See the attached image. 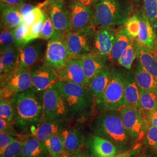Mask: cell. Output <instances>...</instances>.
Returning a JSON list of instances; mask_svg holds the SVG:
<instances>
[{"label": "cell", "instance_id": "1", "mask_svg": "<svg viewBox=\"0 0 157 157\" xmlns=\"http://www.w3.org/2000/svg\"><path fill=\"white\" fill-rule=\"evenodd\" d=\"M90 128L94 135L112 143L119 153L138 148L125 128L119 110L100 113L90 124Z\"/></svg>", "mask_w": 157, "mask_h": 157}, {"label": "cell", "instance_id": "2", "mask_svg": "<svg viewBox=\"0 0 157 157\" xmlns=\"http://www.w3.org/2000/svg\"><path fill=\"white\" fill-rule=\"evenodd\" d=\"M39 93L32 87L11 98L15 111L12 124L23 132L39 124L43 118L42 95Z\"/></svg>", "mask_w": 157, "mask_h": 157}, {"label": "cell", "instance_id": "3", "mask_svg": "<svg viewBox=\"0 0 157 157\" xmlns=\"http://www.w3.org/2000/svg\"><path fill=\"white\" fill-rule=\"evenodd\" d=\"M56 84L65 101L72 120L82 122L90 118L95 101L86 87L61 81Z\"/></svg>", "mask_w": 157, "mask_h": 157}, {"label": "cell", "instance_id": "4", "mask_svg": "<svg viewBox=\"0 0 157 157\" xmlns=\"http://www.w3.org/2000/svg\"><path fill=\"white\" fill-rule=\"evenodd\" d=\"M93 6L94 27L124 25L132 12V6L124 0H96Z\"/></svg>", "mask_w": 157, "mask_h": 157}, {"label": "cell", "instance_id": "5", "mask_svg": "<svg viewBox=\"0 0 157 157\" xmlns=\"http://www.w3.org/2000/svg\"><path fill=\"white\" fill-rule=\"evenodd\" d=\"M125 74L122 70L112 67V76L107 88L101 97L95 101L98 111L105 112L119 110L124 105V86Z\"/></svg>", "mask_w": 157, "mask_h": 157}, {"label": "cell", "instance_id": "6", "mask_svg": "<svg viewBox=\"0 0 157 157\" xmlns=\"http://www.w3.org/2000/svg\"><path fill=\"white\" fill-rule=\"evenodd\" d=\"M32 87L30 68L19 65L13 73L1 78V99L11 98L17 94Z\"/></svg>", "mask_w": 157, "mask_h": 157}, {"label": "cell", "instance_id": "7", "mask_svg": "<svg viewBox=\"0 0 157 157\" xmlns=\"http://www.w3.org/2000/svg\"><path fill=\"white\" fill-rule=\"evenodd\" d=\"M121 118L137 147L143 143L148 124L141 112L134 107L124 105L119 109Z\"/></svg>", "mask_w": 157, "mask_h": 157}, {"label": "cell", "instance_id": "8", "mask_svg": "<svg viewBox=\"0 0 157 157\" xmlns=\"http://www.w3.org/2000/svg\"><path fill=\"white\" fill-rule=\"evenodd\" d=\"M69 58L66 32H56L47 44L44 57V65L56 71L61 68Z\"/></svg>", "mask_w": 157, "mask_h": 157}, {"label": "cell", "instance_id": "9", "mask_svg": "<svg viewBox=\"0 0 157 157\" xmlns=\"http://www.w3.org/2000/svg\"><path fill=\"white\" fill-rule=\"evenodd\" d=\"M44 117L53 119L72 120L67 104L56 84L51 86L42 93Z\"/></svg>", "mask_w": 157, "mask_h": 157}, {"label": "cell", "instance_id": "10", "mask_svg": "<svg viewBox=\"0 0 157 157\" xmlns=\"http://www.w3.org/2000/svg\"><path fill=\"white\" fill-rule=\"evenodd\" d=\"M95 27L78 32H66V38L71 58H80L90 54Z\"/></svg>", "mask_w": 157, "mask_h": 157}, {"label": "cell", "instance_id": "11", "mask_svg": "<svg viewBox=\"0 0 157 157\" xmlns=\"http://www.w3.org/2000/svg\"><path fill=\"white\" fill-rule=\"evenodd\" d=\"M95 29L90 54L108 59L112 50L117 30L112 26H100Z\"/></svg>", "mask_w": 157, "mask_h": 157}, {"label": "cell", "instance_id": "12", "mask_svg": "<svg viewBox=\"0 0 157 157\" xmlns=\"http://www.w3.org/2000/svg\"><path fill=\"white\" fill-rule=\"evenodd\" d=\"M71 15V25L69 30L78 32L94 27V10L92 6L72 1L69 6Z\"/></svg>", "mask_w": 157, "mask_h": 157}, {"label": "cell", "instance_id": "13", "mask_svg": "<svg viewBox=\"0 0 157 157\" xmlns=\"http://www.w3.org/2000/svg\"><path fill=\"white\" fill-rule=\"evenodd\" d=\"M56 71L58 81L78 84L86 87L87 86L88 83L80 58H69L61 68Z\"/></svg>", "mask_w": 157, "mask_h": 157}, {"label": "cell", "instance_id": "14", "mask_svg": "<svg viewBox=\"0 0 157 157\" xmlns=\"http://www.w3.org/2000/svg\"><path fill=\"white\" fill-rule=\"evenodd\" d=\"M44 40H35L18 48L19 65L25 67H33L44 57L46 50Z\"/></svg>", "mask_w": 157, "mask_h": 157}, {"label": "cell", "instance_id": "15", "mask_svg": "<svg viewBox=\"0 0 157 157\" xmlns=\"http://www.w3.org/2000/svg\"><path fill=\"white\" fill-rule=\"evenodd\" d=\"M71 126L70 121L53 119L43 117L39 124L32 126L30 129V135L44 143L51 136L60 133Z\"/></svg>", "mask_w": 157, "mask_h": 157}, {"label": "cell", "instance_id": "16", "mask_svg": "<svg viewBox=\"0 0 157 157\" xmlns=\"http://www.w3.org/2000/svg\"><path fill=\"white\" fill-rule=\"evenodd\" d=\"M85 146L91 157H113L119 153L117 147L110 141L94 134L86 137Z\"/></svg>", "mask_w": 157, "mask_h": 157}, {"label": "cell", "instance_id": "17", "mask_svg": "<svg viewBox=\"0 0 157 157\" xmlns=\"http://www.w3.org/2000/svg\"><path fill=\"white\" fill-rule=\"evenodd\" d=\"M61 133L64 140L65 152L76 154L83 148L85 146L86 136L82 124L71 126L63 130Z\"/></svg>", "mask_w": 157, "mask_h": 157}, {"label": "cell", "instance_id": "18", "mask_svg": "<svg viewBox=\"0 0 157 157\" xmlns=\"http://www.w3.org/2000/svg\"><path fill=\"white\" fill-rule=\"evenodd\" d=\"M32 87L37 92H43L58 81L56 71L45 65L31 69Z\"/></svg>", "mask_w": 157, "mask_h": 157}, {"label": "cell", "instance_id": "19", "mask_svg": "<svg viewBox=\"0 0 157 157\" xmlns=\"http://www.w3.org/2000/svg\"><path fill=\"white\" fill-rule=\"evenodd\" d=\"M140 19V26L137 40L157 56V32L152 27L144 12L137 14Z\"/></svg>", "mask_w": 157, "mask_h": 157}, {"label": "cell", "instance_id": "20", "mask_svg": "<svg viewBox=\"0 0 157 157\" xmlns=\"http://www.w3.org/2000/svg\"><path fill=\"white\" fill-rule=\"evenodd\" d=\"M50 17L56 33L67 32L71 25L70 10L65 6L64 2L53 4L50 6Z\"/></svg>", "mask_w": 157, "mask_h": 157}, {"label": "cell", "instance_id": "21", "mask_svg": "<svg viewBox=\"0 0 157 157\" xmlns=\"http://www.w3.org/2000/svg\"><path fill=\"white\" fill-rule=\"evenodd\" d=\"M112 67L108 65L89 82L87 88L95 101L101 97L109 84L112 76Z\"/></svg>", "mask_w": 157, "mask_h": 157}, {"label": "cell", "instance_id": "22", "mask_svg": "<svg viewBox=\"0 0 157 157\" xmlns=\"http://www.w3.org/2000/svg\"><path fill=\"white\" fill-rule=\"evenodd\" d=\"M124 105L140 110V87L135 78L134 72L129 70L125 74L124 86Z\"/></svg>", "mask_w": 157, "mask_h": 157}, {"label": "cell", "instance_id": "23", "mask_svg": "<svg viewBox=\"0 0 157 157\" xmlns=\"http://www.w3.org/2000/svg\"><path fill=\"white\" fill-rule=\"evenodd\" d=\"M1 29L15 28L23 23V18L17 6L1 3Z\"/></svg>", "mask_w": 157, "mask_h": 157}, {"label": "cell", "instance_id": "24", "mask_svg": "<svg viewBox=\"0 0 157 157\" xmlns=\"http://www.w3.org/2000/svg\"><path fill=\"white\" fill-rule=\"evenodd\" d=\"M132 38L128 33L124 25L120 26L117 30L112 50L108 58L111 62H118L119 57L129 46Z\"/></svg>", "mask_w": 157, "mask_h": 157}, {"label": "cell", "instance_id": "25", "mask_svg": "<svg viewBox=\"0 0 157 157\" xmlns=\"http://www.w3.org/2000/svg\"><path fill=\"white\" fill-rule=\"evenodd\" d=\"M21 157H51L44 143L30 135L23 141Z\"/></svg>", "mask_w": 157, "mask_h": 157}, {"label": "cell", "instance_id": "26", "mask_svg": "<svg viewBox=\"0 0 157 157\" xmlns=\"http://www.w3.org/2000/svg\"><path fill=\"white\" fill-rule=\"evenodd\" d=\"M138 52L137 59L143 67L157 80V56L136 39Z\"/></svg>", "mask_w": 157, "mask_h": 157}, {"label": "cell", "instance_id": "27", "mask_svg": "<svg viewBox=\"0 0 157 157\" xmlns=\"http://www.w3.org/2000/svg\"><path fill=\"white\" fill-rule=\"evenodd\" d=\"M87 83L97 73L108 65L107 59L93 55H86L80 57Z\"/></svg>", "mask_w": 157, "mask_h": 157}, {"label": "cell", "instance_id": "28", "mask_svg": "<svg viewBox=\"0 0 157 157\" xmlns=\"http://www.w3.org/2000/svg\"><path fill=\"white\" fill-rule=\"evenodd\" d=\"M19 50L15 46L6 48L1 51L0 59L4 64V72L1 74V78L9 76L19 66Z\"/></svg>", "mask_w": 157, "mask_h": 157}, {"label": "cell", "instance_id": "29", "mask_svg": "<svg viewBox=\"0 0 157 157\" xmlns=\"http://www.w3.org/2000/svg\"><path fill=\"white\" fill-rule=\"evenodd\" d=\"M134 75L140 89L157 92V80L143 67L137 60L135 64Z\"/></svg>", "mask_w": 157, "mask_h": 157}, {"label": "cell", "instance_id": "30", "mask_svg": "<svg viewBox=\"0 0 157 157\" xmlns=\"http://www.w3.org/2000/svg\"><path fill=\"white\" fill-rule=\"evenodd\" d=\"M138 52L136 39H132L129 46L124 51L118 59V63L127 70H130L133 62L137 58Z\"/></svg>", "mask_w": 157, "mask_h": 157}, {"label": "cell", "instance_id": "31", "mask_svg": "<svg viewBox=\"0 0 157 157\" xmlns=\"http://www.w3.org/2000/svg\"><path fill=\"white\" fill-rule=\"evenodd\" d=\"M44 143L51 157H61L64 154L65 145L61 133L51 136Z\"/></svg>", "mask_w": 157, "mask_h": 157}, {"label": "cell", "instance_id": "32", "mask_svg": "<svg viewBox=\"0 0 157 157\" xmlns=\"http://www.w3.org/2000/svg\"><path fill=\"white\" fill-rule=\"evenodd\" d=\"M140 104L141 113L157 108V92L140 89Z\"/></svg>", "mask_w": 157, "mask_h": 157}, {"label": "cell", "instance_id": "33", "mask_svg": "<svg viewBox=\"0 0 157 157\" xmlns=\"http://www.w3.org/2000/svg\"><path fill=\"white\" fill-rule=\"evenodd\" d=\"M144 12L157 32V0H144Z\"/></svg>", "mask_w": 157, "mask_h": 157}, {"label": "cell", "instance_id": "34", "mask_svg": "<svg viewBox=\"0 0 157 157\" xmlns=\"http://www.w3.org/2000/svg\"><path fill=\"white\" fill-rule=\"evenodd\" d=\"M15 111L11 98H2L0 101V119H4L12 123L14 121Z\"/></svg>", "mask_w": 157, "mask_h": 157}, {"label": "cell", "instance_id": "35", "mask_svg": "<svg viewBox=\"0 0 157 157\" xmlns=\"http://www.w3.org/2000/svg\"><path fill=\"white\" fill-rule=\"evenodd\" d=\"M148 151L157 155V128L149 125L143 143Z\"/></svg>", "mask_w": 157, "mask_h": 157}, {"label": "cell", "instance_id": "36", "mask_svg": "<svg viewBox=\"0 0 157 157\" xmlns=\"http://www.w3.org/2000/svg\"><path fill=\"white\" fill-rule=\"evenodd\" d=\"M24 140L17 139L12 141L0 153V157H21Z\"/></svg>", "mask_w": 157, "mask_h": 157}, {"label": "cell", "instance_id": "37", "mask_svg": "<svg viewBox=\"0 0 157 157\" xmlns=\"http://www.w3.org/2000/svg\"><path fill=\"white\" fill-rule=\"evenodd\" d=\"M15 28H9L2 29L0 34V48L1 51L6 48L14 46Z\"/></svg>", "mask_w": 157, "mask_h": 157}, {"label": "cell", "instance_id": "38", "mask_svg": "<svg viewBox=\"0 0 157 157\" xmlns=\"http://www.w3.org/2000/svg\"><path fill=\"white\" fill-rule=\"evenodd\" d=\"M124 26L128 33L132 39H135L138 37L140 30V21L137 15H132L130 16L129 19L124 24Z\"/></svg>", "mask_w": 157, "mask_h": 157}, {"label": "cell", "instance_id": "39", "mask_svg": "<svg viewBox=\"0 0 157 157\" xmlns=\"http://www.w3.org/2000/svg\"><path fill=\"white\" fill-rule=\"evenodd\" d=\"M45 19H40L33 24L29 29L28 33L25 40V44L40 38V35Z\"/></svg>", "mask_w": 157, "mask_h": 157}, {"label": "cell", "instance_id": "40", "mask_svg": "<svg viewBox=\"0 0 157 157\" xmlns=\"http://www.w3.org/2000/svg\"><path fill=\"white\" fill-rule=\"evenodd\" d=\"M29 29L28 26L23 23L14 29V46L17 48L25 45V40L28 33Z\"/></svg>", "mask_w": 157, "mask_h": 157}, {"label": "cell", "instance_id": "41", "mask_svg": "<svg viewBox=\"0 0 157 157\" xmlns=\"http://www.w3.org/2000/svg\"><path fill=\"white\" fill-rule=\"evenodd\" d=\"M56 33V30L50 17H47L40 35V39L47 40L51 39Z\"/></svg>", "mask_w": 157, "mask_h": 157}, {"label": "cell", "instance_id": "42", "mask_svg": "<svg viewBox=\"0 0 157 157\" xmlns=\"http://www.w3.org/2000/svg\"><path fill=\"white\" fill-rule=\"evenodd\" d=\"M17 139L16 137L6 132H0V153L4 151L12 141Z\"/></svg>", "mask_w": 157, "mask_h": 157}, {"label": "cell", "instance_id": "43", "mask_svg": "<svg viewBox=\"0 0 157 157\" xmlns=\"http://www.w3.org/2000/svg\"><path fill=\"white\" fill-rule=\"evenodd\" d=\"M149 125L157 128V108L145 113H141Z\"/></svg>", "mask_w": 157, "mask_h": 157}, {"label": "cell", "instance_id": "44", "mask_svg": "<svg viewBox=\"0 0 157 157\" xmlns=\"http://www.w3.org/2000/svg\"><path fill=\"white\" fill-rule=\"evenodd\" d=\"M17 7L23 17L29 12L32 11L35 6H32L31 4H29L24 3L20 6H17Z\"/></svg>", "mask_w": 157, "mask_h": 157}, {"label": "cell", "instance_id": "45", "mask_svg": "<svg viewBox=\"0 0 157 157\" xmlns=\"http://www.w3.org/2000/svg\"><path fill=\"white\" fill-rule=\"evenodd\" d=\"M65 0H45L43 2L39 4L37 6L41 8L42 7H44L47 6H49L55 4H58V3H61V2H64Z\"/></svg>", "mask_w": 157, "mask_h": 157}, {"label": "cell", "instance_id": "46", "mask_svg": "<svg viewBox=\"0 0 157 157\" xmlns=\"http://www.w3.org/2000/svg\"><path fill=\"white\" fill-rule=\"evenodd\" d=\"M25 1L26 0H1V3L17 6L25 3Z\"/></svg>", "mask_w": 157, "mask_h": 157}, {"label": "cell", "instance_id": "47", "mask_svg": "<svg viewBox=\"0 0 157 157\" xmlns=\"http://www.w3.org/2000/svg\"><path fill=\"white\" fill-rule=\"evenodd\" d=\"M135 152H136V150H131L129 151L122 152L118 153L113 157H131L132 154Z\"/></svg>", "mask_w": 157, "mask_h": 157}, {"label": "cell", "instance_id": "48", "mask_svg": "<svg viewBox=\"0 0 157 157\" xmlns=\"http://www.w3.org/2000/svg\"><path fill=\"white\" fill-rule=\"evenodd\" d=\"M76 157H91L90 155L89 152L86 150L84 149H82V150H80V151L78 152L76 154Z\"/></svg>", "mask_w": 157, "mask_h": 157}, {"label": "cell", "instance_id": "49", "mask_svg": "<svg viewBox=\"0 0 157 157\" xmlns=\"http://www.w3.org/2000/svg\"><path fill=\"white\" fill-rule=\"evenodd\" d=\"M155 157L154 156L153 154L150 151H142L138 153L135 157Z\"/></svg>", "mask_w": 157, "mask_h": 157}, {"label": "cell", "instance_id": "50", "mask_svg": "<svg viewBox=\"0 0 157 157\" xmlns=\"http://www.w3.org/2000/svg\"><path fill=\"white\" fill-rule=\"evenodd\" d=\"M72 1H78V2H82L86 5H89V6H93L96 0H72Z\"/></svg>", "mask_w": 157, "mask_h": 157}, {"label": "cell", "instance_id": "51", "mask_svg": "<svg viewBox=\"0 0 157 157\" xmlns=\"http://www.w3.org/2000/svg\"><path fill=\"white\" fill-rule=\"evenodd\" d=\"M59 157H76V154H71L67 152H64V154Z\"/></svg>", "mask_w": 157, "mask_h": 157}]
</instances>
